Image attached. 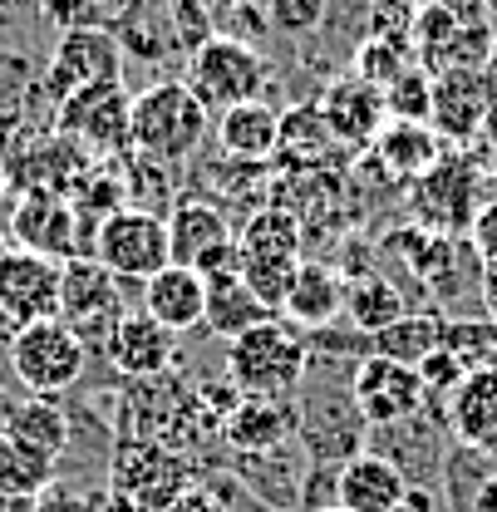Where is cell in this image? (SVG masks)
Here are the masks:
<instances>
[{
	"label": "cell",
	"instance_id": "1",
	"mask_svg": "<svg viewBox=\"0 0 497 512\" xmlns=\"http://www.w3.org/2000/svg\"><path fill=\"white\" fill-rule=\"evenodd\" d=\"M207 133L212 114L187 89V79H158L143 94H133V158H148L158 168H183L187 158H197Z\"/></svg>",
	"mask_w": 497,
	"mask_h": 512
},
{
	"label": "cell",
	"instance_id": "2",
	"mask_svg": "<svg viewBox=\"0 0 497 512\" xmlns=\"http://www.w3.org/2000/svg\"><path fill=\"white\" fill-rule=\"evenodd\" d=\"M311 365V340L291 320L271 316L247 335L227 340V380L242 399H286L296 394Z\"/></svg>",
	"mask_w": 497,
	"mask_h": 512
},
{
	"label": "cell",
	"instance_id": "3",
	"mask_svg": "<svg viewBox=\"0 0 497 512\" xmlns=\"http://www.w3.org/2000/svg\"><path fill=\"white\" fill-rule=\"evenodd\" d=\"M266 84H271V64L261 60V50H251L247 40L222 35V30H212V40H202L187 64V89L202 99V109L212 119L222 109L261 99Z\"/></svg>",
	"mask_w": 497,
	"mask_h": 512
},
{
	"label": "cell",
	"instance_id": "4",
	"mask_svg": "<svg viewBox=\"0 0 497 512\" xmlns=\"http://www.w3.org/2000/svg\"><path fill=\"white\" fill-rule=\"evenodd\" d=\"M5 360H10V375L25 384L30 399H60L84 380L89 350L64 320H35V325L15 330Z\"/></svg>",
	"mask_w": 497,
	"mask_h": 512
},
{
	"label": "cell",
	"instance_id": "5",
	"mask_svg": "<svg viewBox=\"0 0 497 512\" xmlns=\"http://www.w3.org/2000/svg\"><path fill=\"white\" fill-rule=\"evenodd\" d=\"M124 281H114L94 256H74L60 271V320L84 340L89 355H109V340L128 316L124 306Z\"/></svg>",
	"mask_w": 497,
	"mask_h": 512
},
{
	"label": "cell",
	"instance_id": "6",
	"mask_svg": "<svg viewBox=\"0 0 497 512\" xmlns=\"http://www.w3.org/2000/svg\"><path fill=\"white\" fill-rule=\"evenodd\" d=\"M89 256L114 276V281H138L148 286L163 266H173L168 252V222L148 207H124L114 217H104L94 227V247Z\"/></svg>",
	"mask_w": 497,
	"mask_h": 512
},
{
	"label": "cell",
	"instance_id": "7",
	"mask_svg": "<svg viewBox=\"0 0 497 512\" xmlns=\"http://www.w3.org/2000/svg\"><path fill=\"white\" fill-rule=\"evenodd\" d=\"M124 79V45L109 25H89V30H69L55 40V55L45 64V94L60 109L64 99L94 89V84H119Z\"/></svg>",
	"mask_w": 497,
	"mask_h": 512
},
{
	"label": "cell",
	"instance_id": "8",
	"mask_svg": "<svg viewBox=\"0 0 497 512\" xmlns=\"http://www.w3.org/2000/svg\"><path fill=\"white\" fill-rule=\"evenodd\" d=\"M168 222V252L173 266H187L197 276H217V271H237V232L227 222V212L217 202L202 197H178Z\"/></svg>",
	"mask_w": 497,
	"mask_h": 512
},
{
	"label": "cell",
	"instance_id": "9",
	"mask_svg": "<svg viewBox=\"0 0 497 512\" xmlns=\"http://www.w3.org/2000/svg\"><path fill=\"white\" fill-rule=\"evenodd\" d=\"M55 124L69 143H79L84 153H133V94L119 84H94L74 99H64L55 109Z\"/></svg>",
	"mask_w": 497,
	"mask_h": 512
},
{
	"label": "cell",
	"instance_id": "10",
	"mask_svg": "<svg viewBox=\"0 0 497 512\" xmlns=\"http://www.w3.org/2000/svg\"><path fill=\"white\" fill-rule=\"evenodd\" d=\"M350 399H355V414L370 429H399V424H409L414 414L429 409L424 375L414 365H399V360H384V355L360 360V370L350 380Z\"/></svg>",
	"mask_w": 497,
	"mask_h": 512
},
{
	"label": "cell",
	"instance_id": "11",
	"mask_svg": "<svg viewBox=\"0 0 497 512\" xmlns=\"http://www.w3.org/2000/svg\"><path fill=\"white\" fill-rule=\"evenodd\" d=\"M10 237H15L20 252L50 256V261H74V256H89V247H94V237L84 232V222L69 207V197L64 192H40V188H30L20 197Z\"/></svg>",
	"mask_w": 497,
	"mask_h": 512
},
{
	"label": "cell",
	"instance_id": "12",
	"mask_svg": "<svg viewBox=\"0 0 497 512\" xmlns=\"http://www.w3.org/2000/svg\"><path fill=\"white\" fill-rule=\"evenodd\" d=\"M60 271L64 261L5 247L0 252V316L10 325L60 320Z\"/></svg>",
	"mask_w": 497,
	"mask_h": 512
},
{
	"label": "cell",
	"instance_id": "13",
	"mask_svg": "<svg viewBox=\"0 0 497 512\" xmlns=\"http://www.w3.org/2000/svg\"><path fill=\"white\" fill-rule=\"evenodd\" d=\"M473 197H478V173L468 158H443L434 173L414 183V212L419 227L438 237H458V227H473Z\"/></svg>",
	"mask_w": 497,
	"mask_h": 512
},
{
	"label": "cell",
	"instance_id": "14",
	"mask_svg": "<svg viewBox=\"0 0 497 512\" xmlns=\"http://www.w3.org/2000/svg\"><path fill=\"white\" fill-rule=\"evenodd\" d=\"M320 119L330 128V138H335V148L345 153V148H374V138L384 133L389 124V114H384V94L365 84L360 74H345V79H335L325 94H320Z\"/></svg>",
	"mask_w": 497,
	"mask_h": 512
},
{
	"label": "cell",
	"instance_id": "15",
	"mask_svg": "<svg viewBox=\"0 0 497 512\" xmlns=\"http://www.w3.org/2000/svg\"><path fill=\"white\" fill-rule=\"evenodd\" d=\"M187 488L183 468L153 444H119L114 453V493L143 512H168Z\"/></svg>",
	"mask_w": 497,
	"mask_h": 512
},
{
	"label": "cell",
	"instance_id": "16",
	"mask_svg": "<svg viewBox=\"0 0 497 512\" xmlns=\"http://www.w3.org/2000/svg\"><path fill=\"white\" fill-rule=\"evenodd\" d=\"M448 434L478 458H497V365L468 370L448 394Z\"/></svg>",
	"mask_w": 497,
	"mask_h": 512
},
{
	"label": "cell",
	"instance_id": "17",
	"mask_svg": "<svg viewBox=\"0 0 497 512\" xmlns=\"http://www.w3.org/2000/svg\"><path fill=\"white\" fill-rule=\"evenodd\" d=\"M173 360H178V335L168 325H158L143 306L119 320V330L109 340V365L119 375H128V380H158V375L173 370Z\"/></svg>",
	"mask_w": 497,
	"mask_h": 512
},
{
	"label": "cell",
	"instance_id": "18",
	"mask_svg": "<svg viewBox=\"0 0 497 512\" xmlns=\"http://www.w3.org/2000/svg\"><path fill=\"white\" fill-rule=\"evenodd\" d=\"M488 114H493V89H488L483 69H448L434 79V114H429L434 133L468 143Z\"/></svg>",
	"mask_w": 497,
	"mask_h": 512
},
{
	"label": "cell",
	"instance_id": "19",
	"mask_svg": "<svg viewBox=\"0 0 497 512\" xmlns=\"http://www.w3.org/2000/svg\"><path fill=\"white\" fill-rule=\"evenodd\" d=\"M409 498V478L384 453H355L335 473V503L345 512H394Z\"/></svg>",
	"mask_w": 497,
	"mask_h": 512
},
{
	"label": "cell",
	"instance_id": "20",
	"mask_svg": "<svg viewBox=\"0 0 497 512\" xmlns=\"http://www.w3.org/2000/svg\"><path fill=\"white\" fill-rule=\"evenodd\" d=\"M217 143L232 163H251L261 168L266 158L281 153V109H271L266 99H251L237 109H222L217 114Z\"/></svg>",
	"mask_w": 497,
	"mask_h": 512
},
{
	"label": "cell",
	"instance_id": "21",
	"mask_svg": "<svg viewBox=\"0 0 497 512\" xmlns=\"http://www.w3.org/2000/svg\"><path fill=\"white\" fill-rule=\"evenodd\" d=\"M143 311L183 340L187 330H197L207 316V276H197L187 266H163L143 286Z\"/></svg>",
	"mask_w": 497,
	"mask_h": 512
},
{
	"label": "cell",
	"instance_id": "22",
	"mask_svg": "<svg viewBox=\"0 0 497 512\" xmlns=\"http://www.w3.org/2000/svg\"><path fill=\"white\" fill-rule=\"evenodd\" d=\"M340 311H345V276L325 261H301V271L286 291L281 320H291L296 330H325Z\"/></svg>",
	"mask_w": 497,
	"mask_h": 512
},
{
	"label": "cell",
	"instance_id": "23",
	"mask_svg": "<svg viewBox=\"0 0 497 512\" xmlns=\"http://www.w3.org/2000/svg\"><path fill=\"white\" fill-rule=\"evenodd\" d=\"M374 158L379 173L394 183H419L424 173H434L443 163L438 133L429 124H384V133L374 138Z\"/></svg>",
	"mask_w": 497,
	"mask_h": 512
},
{
	"label": "cell",
	"instance_id": "24",
	"mask_svg": "<svg viewBox=\"0 0 497 512\" xmlns=\"http://www.w3.org/2000/svg\"><path fill=\"white\" fill-rule=\"evenodd\" d=\"M0 434L15 439L20 448H30V453H40V458H50V463H60L69 439H74L60 399H20V404H10Z\"/></svg>",
	"mask_w": 497,
	"mask_h": 512
},
{
	"label": "cell",
	"instance_id": "25",
	"mask_svg": "<svg viewBox=\"0 0 497 512\" xmlns=\"http://www.w3.org/2000/svg\"><path fill=\"white\" fill-rule=\"evenodd\" d=\"M261 320H271V311L261 306V296L242 281V271L207 276V316H202V325L217 340H237V335H247L251 325H261Z\"/></svg>",
	"mask_w": 497,
	"mask_h": 512
},
{
	"label": "cell",
	"instance_id": "26",
	"mask_svg": "<svg viewBox=\"0 0 497 512\" xmlns=\"http://www.w3.org/2000/svg\"><path fill=\"white\" fill-rule=\"evenodd\" d=\"M409 316V301H404V291L389 281V276H379V271H360V276H350L345 281V320L360 330V335H379V330H389L394 320Z\"/></svg>",
	"mask_w": 497,
	"mask_h": 512
},
{
	"label": "cell",
	"instance_id": "27",
	"mask_svg": "<svg viewBox=\"0 0 497 512\" xmlns=\"http://www.w3.org/2000/svg\"><path fill=\"white\" fill-rule=\"evenodd\" d=\"M222 434L237 453H271L291 434L286 399H237V409L222 419Z\"/></svg>",
	"mask_w": 497,
	"mask_h": 512
},
{
	"label": "cell",
	"instance_id": "28",
	"mask_svg": "<svg viewBox=\"0 0 497 512\" xmlns=\"http://www.w3.org/2000/svg\"><path fill=\"white\" fill-rule=\"evenodd\" d=\"M389 247L404 256L424 281H429V291H434V296H453V291H458L453 266H458L463 247H458L453 237H438V232H429V227H404V232H394V237H389Z\"/></svg>",
	"mask_w": 497,
	"mask_h": 512
},
{
	"label": "cell",
	"instance_id": "29",
	"mask_svg": "<svg viewBox=\"0 0 497 512\" xmlns=\"http://www.w3.org/2000/svg\"><path fill=\"white\" fill-rule=\"evenodd\" d=\"M237 256H301V217L286 207L251 212L237 232Z\"/></svg>",
	"mask_w": 497,
	"mask_h": 512
},
{
	"label": "cell",
	"instance_id": "30",
	"mask_svg": "<svg viewBox=\"0 0 497 512\" xmlns=\"http://www.w3.org/2000/svg\"><path fill=\"white\" fill-rule=\"evenodd\" d=\"M370 345V355H384V360H399V365L419 370L434 350H443V316H404L389 330H379Z\"/></svg>",
	"mask_w": 497,
	"mask_h": 512
},
{
	"label": "cell",
	"instance_id": "31",
	"mask_svg": "<svg viewBox=\"0 0 497 512\" xmlns=\"http://www.w3.org/2000/svg\"><path fill=\"white\" fill-rule=\"evenodd\" d=\"M55 483V463L20 448L15 439L0 434V493L5 498H40Z\"/></svg>",
	"mask_w": 497,
	"mask_h": 512
},
{
	"label": "cell",
	"instance_id": "32",
	"mask_svg": "<svg viewBox=\"0 0 497 512\" xmlns=\"http://www.w3.org/2000/svg\"><path fill=\"white\" fill-rule=\"evenodd\" d=\"M384 114L389 124H429L434 114V74L429 69H404L389 89H384Z\"/></svg>",
	"mask_w": 497,
	"mask_h": 512
},
{
	"label": "cell",
	"instance_id": "33",
	"mask_svg": "<svg viewBox=\"0 0 497 512\" xmlns=\"http://www.w3.org/2000/svg\"><path fill=\"white\" fill-rule=\"evenodd\" d=\"M404 69H414V60H409V40H404V35H374L370 45L355 55V74H360L365 84H374L379 94H384Z\"/></svg>",
	"mask_w": 497,
	"mask_h": 512
},
{
	"label": "cell",
	"instance_id": "34",
	"mask_svg": "<svg viewBox=\"0 0 497 512\" xmlns=\"http://www.w3.org/2000/svg\"><path fill=\"white\" fill-rule=\"evenodd\" d=\"M443 350L448 355H458V365L463 370H483V365H497V325H478V320H458V325H448L443 320Z\"/></svg>",
	"mask_w": 497,
	"mask_h": 512
},
{
	"label": "cell",
	"instance_id": "35",
	"mask_svg": "<svg viewBox=\"0 0 497 512\" xmlns=\"http://www.w3.org/2000/svg\"><path fill=\"white\" fill-rule=\"evenodd\" d=\"M325 15H330V0H266V25L291 40H311L325 25Z\"/></svg>",
	"mask_w": 497,
	"mask_h": 512
},
{
	"label": "cell",
	"instance_id": "36",
	"mask_svg": "<svg viewBox=\"0 0 497 512\" xmlns=\"http://www.w3.org/2000/svg\"><path fill=\"white\" fill-rule=\"evenodd\" d=\"M40 10H45L50 25H60V35H69V30H89V25H104V15H99L94 0H40Z\"/></svg>",
	"mask_w": 497,
	"mask_h": 512
},
{
	"label": "cell",
	"instance_id": "37",
	"mask_svg": "<svg viewBox=\"0 0 497 512\" xmlns=\"http://www.w3.org/2000/svg\"><path fill=\"white\" fill-rule=\"evenodd\" d=\"M473 252L483 266H497V202L473 217Z\"/></svg>",
	"mask_w": 497,
	"mask_h": 512
},
{
	"label": "cell",
	"instance_id": "38",
	"mask_svg": "<svg viewBox=\"0 0 497 512\" xmlns=\"http://www.w3.org/2000/svg\"><path fill=\"white\" fill-rule=\"evenodd\" d=\"M104 503V498H79V493H69V488H45L40 498H35V512H94Z\"/></svg>",
	"mask_w": 497,
	"mask_h": 512
},
{
	"label": "cell",
	"instance_id": "39",
	"mask_svg": "<svg viewBox=\"0 0 497 512\" xmlns=\"http://www.w3.org/2000/svg\"><path fill=\"white\" fill-rule=\"evenodd\" d=\"M94 5H99L104 25H109V30H119V25H128V20H138L153 0H94Z\"/></svg>",
	"mask_w": 497,
	"mask_h": 512
},
{
	"label": "cell",
	"instance_id": "40",
	"mask_svg": "<svg viewBox=\"0 0 497 512\" xmlns=\"http://www.w3.org/2000/svg\"><path fill=\"white\" fill-rule=\"evenodd\" d=\"M168 512H227L217 503V493H207V488H183L178 498H173V508Z\"/></svg>",
	"mask_w": 497,
	"mask_h": 512
},
{
	"label": "cell",
	"instance_id": "41",
	"mask_svg": "<svg viewBox=\"0 0 497 512\" xmlns=\"http://www.w3.org/2000/svg\"><path fill=\"white\" fill-rule=\"evenodd\" d=\"M468 512H497V473H488L478 488H473V503Z\"/></svg>",
	"mask_w": 497,
	"mask_h": 512
},
{
	"label": "cell",
	"instance_id": "42",
	"mask_svg": "<svg viewBox=\"0 0 497 512\" xmlns=\"http://www.w3.org/2000/svg\"><path fill=\"white\" fill-rule=\"evenodd\" d=\"M483 301H488V316L497 325V266H483Z\"/></svg>",
	"mask_w": 497,
	"mask_h": 512
},
{
	"label": "cell",
	"instance_id": "43",
	"mask_svg": "<svg viewBox=\"0 0 497 512\" xmlns=\"http://www.w3.org/2000/svg\"><path fill=\"white\" fill-rule=\"evenodd\" d=\"M394 512H429V498H424V493H419V498L409 493V498H404V508H394Z\"/></svg>",
	"mask_w": 497,
	"mask_h": 512
},
{
	"label": "cell",
	"instance_id": "44",
	"mask_svg": "<svg viewBox=\"0 0 497 512\" xmlns=\"http://www.w3.org/2000/svg\"><path fill=\"white\" fill-rule=\"evenodd\" d=\"M306 512H345L340 503H325V508H306Z\"/></svg>",
	"mask_w": 497,
	"mask_h": 512
},
{
	"label": "cell",
	"instance_id": "45",
	"mask_svg": "<svg viewBox=\"0 0 497 512\" xmlns=\"http://www.w3.org/2000/svg\"><path fill=\"white\" fill-rule=\"evenodd\" d=\"M488 5V15H493V25H497V0H483Z\"/></svg>",
	"mask_w": 497,
	"mask_h": 512
},
{
	"label": "cell",
	"instance_id": "46",
	"mask_svg": "<svg viewBox=\"0 0 497 512\" xmlns=\"http://www.w3.org/2000/svg\"><path fill=\"white\" fill-rule=\"evenodd\" d=\"M242 5H251V10H266V0H242Z\"/></svg>",
	"mask_w": 497,
	"mask_h": 512
},
{
	"label": "cell",
	"instance_id": "47",
	"mask_svg": "<svg viewBox=\"0 0 497 512\" xmlns=\"http://www.w3.org/2000/svg\"><path fill=\"white\" fill-rule=\"evenodd\" d=\"M5 503H10V498H5V493H0V512H5Z\"/></svg>",
	"mask_w": 497,
	"mask_h": 512
},
{
	"label": "cell",
	"instance_id": "48",
	"mask_svg": "<svg viewBox=\"0 0 497 512\" xmlns=\"http://www.w3.org/2000/svg\"><path fill=\"white\" fill-rule=\"evenodd\" d=\"M202 5H207V0H202Z\"/></svg>",
	"mask_w": 497,
	"mask_h": 512
},
{
	"label": "cell",
	"instance_id": "49",
	"mask_svg": "<svg viewBox=\"0 0 497 512\" xmlns=\"http://www.w3.org/2000/svg\"><path fill=\"white\" fill-rule=\"evenodd\" d=\"M0 252H5V247H0Z\"/></svg>",
	"mask_w": 497,
	"mask_h": 512
}]
</instances>
